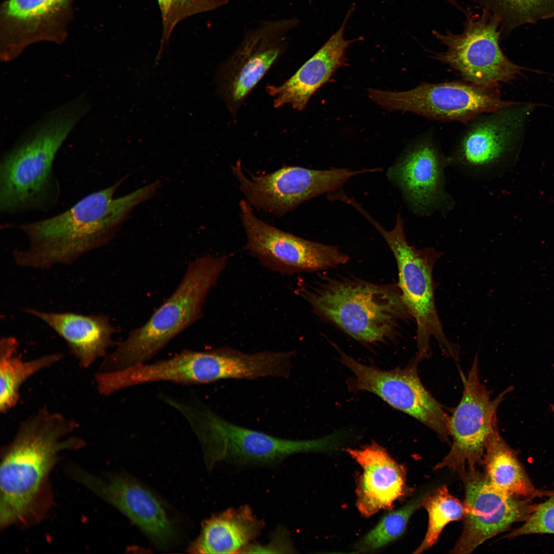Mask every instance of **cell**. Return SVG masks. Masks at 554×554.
<instances>
[{
    "label": "cell",
    "mask_w": 554,
    "mask_h": 554,
    "mask_svg": "<svg viewBox=\"0 0 554 554\" xmlns=\"http://www.w3.org/2000/svg\"><path fill=\"white\" fill-rule=\"evenodd\" d=\"M127 176L106 188L84 196L65 211L28 223H8L2 227L23 233L25 249L14 250L19 266L46 269L70 264L83 255L108 244L129 213L156 192L150 184L118 198H113Z\"/></svg>",
    "instance_id": "7a4b0ae2"
},
{
    "label": "cell",
    "mask_w": 554,
    "mask_h": 554,
    "mask_svg": "<svg viewBox=\"0 0 554 554\" xmlns=\"http://www.w3.org/2000/svg\"><path fill=\"white\" fill-rule=\"evenodd\" d=\"M239 205L247 239L245 248L272 271L292 275L332 268L349 260L337 246L309 241L266 223L245 199Z\"/></svg>",
    "instance_id": "4fadbf2b"
},
{
    "label": "cell",
    "mask_w": 554,
    "mask_h": 554,
    "mask_svg": "<svg viewBox=\"0 0 554 554\" xmlns=\"http://www.w3.org/2000/svg\"><path fill=\"white\" fill-rule=\"evenodd\" d=\"M354 8L353 5L340 28L294 74L279 86L266 87L274 107L288 105L294 109L303 110L313 93L329 81L338 68L346 65L347 48L362 39L360 37L349 40L344 37L347 23Z\"/></svg>",
    "instance_id": "ffe728a7"
},
{
    "label": "cell",
    "mask_w": 554,
    "mask_h": 554,
    "mask_svg": "<svg viewBox=\"0 0 554 554\" xmlns=\"http://www.w3.org/2000/svg\"><path fill=\"white\" fill-rule=\"evenodd\" d=\"M536 533H554V492L546 501L537 505L523 525L506 537L515 538Z\"/></svg>",
    "instance_id": "f546056e"
},
{
    "label": "cell",
    "mask_w": 554,
    "mask_h": 554,
    "mask_svg": "<svg viewBox=\"0 0 554 554\" xmlns=\"http://www.w3.org/2000/svg\"><path fill=\"white\" fill-rule=\"evenodd\" d=\"M426 493L419 494L402 507L385 515L357 543V550L360 552H373L401 537L413 513L421 507Z\"/></svg>",
    "instance_id": "83f0119b"
},
{
    "label": "cell",
    "mask_w": 554,
    "mask_h": 554,
    "mask_svg": "<svg viewBox=\"0 0 554 554\" xmlns=\"http://www.w3.org/2000/svg\"><path fill=\"white\" fill-rule=\"evenodd\" d=\"M228 256L206 255L191 262L170 296L147 322L132 330L108 353L97 371L106 373L146 363L174 338L200 320L206 296L224 270Z\"/></svg>",
    "instance_id": "5b68a950"
},
{
    "label": "cell",
    "mask_w": 554,
    "mask_h": 554,
    "mask_svg": "<svg viewBox=\"0 0 554 554\" xmlns=\"http://www.w3.org/2000/svg\"><path fill=\"white\" fill-rule=\"evenodd\" d=\"M299 24L295 17L263 21L244 33L216 78L219 93L232 114L284 53L290 33Z\"/></svg>",
    "instance_id": "5bb4252c"
},
{
    "label": "cell",
    "mask_w": 554,
    "mask_h": 554,
    "mask_svg": "<svg viewBox=\"0 0 554 554\" xmlns=\"http://www.w3.org/2000/svg\"><path fill=\"white\" fill-rule=\"evenodd\" d=\"M464 25L460 34L448 30L432 33L446 47L433 57L457 71L465 82L497 87L499 83L512 81L523 70L539 72L520 66L505 56L499 45L500 20L487 8L483 7L481 14L467 12Z\"/></svg>",
    "instance_id": "ba28073f"
},
{
    "label": "cell",
    "mask_w": 554,
    "mask_h": 554,
    "mask_svg": "<svg viewBox=\"0 0 554 554\" xmlns=\"http://www.w3.org/2000/svg\"><path fill=\"white\" fill-rule=\"evenodd\" d=\"M533 108L519 103L477 120L447 156L449 166L474 180L497 176L507 166L519 130Z\"/></svg>",
    "instance_id": "7c38bea8"
},
{
    "label": "cell",
    "mask_w": 554,
    "mask_h": 554,
    "mask_svg": "<svg viewBox=\"0 0 554 554\" xmlns=\"http://www.w3.org/2000/svg\"><path fill=\"white\" fill-rule=\"evenodd\" d=\"M161 12L162 35L157 56L168 46L175 26L191 16L214 10L226 5L229 0H157Z\"/></svg>",
    "instance_id": "f1b7e54d"
},
{
    "label": "cell",
    "mask_w": 554,
    "mask_h": 554,
    "mask_svg": "<svg viewBox=\"0 0 554 554\" xmlns=\"http://www.w3.org/2000/svg\"><path fill=\"white\" fill-rule=\"evenodd\" d=\"M231 169L245 200L252 207L279 217L305 201L337 189L352 177L370 171L285 166L267 174H254L245 173L240 160Z\"/></svg>",
    "instance_id": "30bf717a"
},
{
    "label": "cell",
    "mask_w": 554,
    "mask_h": 554,
    "mask_svg": "<svg viewBox=\"0 0 554 554\" xmlns=\"http://www.w3.org/2000/svg\"><path fill=\"white\" fill-rule=\"evenodd\" d=\"M75 0H4L0 5V58L9 62L39 42L60 45L69 34Z\"/></svg>",
    "instance_id": "e0dca14e"
},
{
    "label": "cell",
    "mask_w": 554,
    "mask_h": 554,
    "mask_svg": "<svg viewBox=\"0 0 554 554\" xmlns=\"http://www.w3.org/2000/svg\"><path fill=\"white\" fill-rule=\"evenodd\" d=\"M368 221L379 232L392 252L398 270V285L408 312L417 325L416 357L420 361L431 356L430 341L436 340L444 354L459 360V348L445 335L435 299L433 272L443 253L434 247L418 249L410 245L400 213L392 229H385L371 216Z\"/></svg>",
    "instance_id": "8992f818"
},
{
    "label": "cell",
    "mask_w": 554,
    "mask_h": 554,
    "mask_svg": "<svg viewBox=\"0 0 554 554\" xmlns=\"http://www.w3.org/2000/svg\"><path fill=\"white\" fill-rule=\"evenodd\" d=\"M91 108L85 92L44 113L2 155L0 212H46L61 194L53 164L61 147Z\"/></svg>",
    "instance_id": "3957f363"
},
{
    "label": "cell",
    "mask_w": 554,
    "mask_h": 554,
    "mask_svg": "<svg viewBox=\"0 0 554 554\" xmlns=\"http://www.w3.org/2000/svg\"><path fill=\"white\" fill-rule=\"evenodd\" d=\"M483 463L487 480L503 493L528 498L545 493L533 486L515 451L500 434L498 426L487 439Z\"/></svg>",
    "instance_id": "cb8c5ba5"
},
{
    "label": "cell",
    "mask_w": 554,
    "mask_h": 554,
    "mask_svg": "<svg viewBox=\"0 0 554 554\" xmlns=\"http://www.w3.org/2000/svg\"><path fill=\"white\" fill-rule=\"evenodd\" d=\"M295 550L289 531L284 526H279L270 535L267 543L252 542L243 553H292L295 552Z\"/></svg>",
    "instance_id": "4dcf8cb0"
},
{
    "label": "cell",
    "mask_w": 554,
    "mask_h": 554,
    "mask_svg": "<svg viewBox=\"0 0 554 554\" xmlns=\"http://www.w3.org/2000/svg\"><path fill=\"white\" fill-rule=\"evenodd\" d=\"M18 346L13 337H3L0 341V411L3 413L16 406L25 382L63 357L61 353H53L25 361L18 353Z\"/></svg>",
    "instance_id": "d4e9b609"
},
{
    "label": "cell",
    "mask_w": 554,
    "mask_h": 554,
    "mask_svg": "<svg viewBox=\"0 0 554 554\" xmlns=\"http://www.w3.org/2000/svg\"><path fill=\"white\" fill-rule=\"evenodd\" d=\"M483 7L496 15L501 32L509 33L525 24L554 18V0H482Z\"/></svg>",
    "instance_id": "4316f807"
},
{
    "label": "cell",
    "mask_w": 554,
    "mask_h": 554,
    "mask_svg": "<svg viewBox=\"0 0 554 554\" xmlns=\"http://www.w3.org/2000/svg\"><path fill=\"white\" fill-rule=\"evenodd\" d=\"M448 166L447 156L426 136L412 143L388 174L414 214L427 217L438 213L446 217L456 206L454 197L446 188Z\"/></svg>",
    "instance_id": "2e32d148"
},
{
    "label": "cell",
    "mask_w": 554,
    "mask_h": 554,
    "mask_svg": "<svg viewBox=\"0 0 554 554\" xmlns=\"http://www.w3.org/2000/svg\"><path fill=\"white\" fill-rule=\"evenodd\" d=\"M450 1H451V0H450ZM471 1H476V0H471Z\"/></svg>",
    "instance_id": "1f68e13d"
},
{
    "label": "cell",
    "mask_w": 554,
    "mask_h": 554,
    "mask_svg": "<svg viewBox=\"0 0 554 554\" xmlns=\"http://www.w3.org/2000/svg\"><path fill=\"white\" fill-rule=\"evenodd\" d=\"M340 354L342 363L353 373L348 381L350 390L377 395L429 427L442 440L448 441L449 416L422 383L418 369L420 361L416 356L404 367L383 370Z\"/></svg>",
    "instance_id": "8fae6325"
},
{
    "label": "cell",
    "mask_w": 554,
    "mask_h": 554,
    "mask_svg": "<svg viewBox=\"0 0 554 554\" xmlns=\"http://www.w3.org/2000/svg\"><path fill=\"white\" fill-rule=\"evenodd\" d=\"M264 526V521L249 505L229 508L205 520L200 535L187 550L202 554L243 553Z\"/></svg>",
    "instance_id": "603a6c76"
},
{
    "label": "cell",
    "mask_w": 554,
    "mask_h": 554,
    "mask_svg": "<svg viewBox=\"0 0 554 554\" xmlns=\"http://www.w3.org/2000/svg\"><path fill=\"white\" fill-rule=\"evenodd\" d=\"M346 451L362 469L357 489V506L366 517L389 508L401 497L405 473L387 451L375 443Z\"/></svg>",
    "instance_id": "44dd1931"
},
{
    "label": "cell",
    "mask_w": 554,
    "mask_h": 554,
    "mask_svg": "<svg viewBox=\"0 0 554 554\" xmlns=\"http://www.w3.org/2000/svg\"><path fill=\"white\" fill-rule=\"evenodd\" d=\"M368 91L372 101L387 110L409 111L434 120L463 123L519 103L503 100L497 87L467 82L422 83L401 92L375 89Z\"/></svg>",
    "instance_id": "9c48e42d"
},
{
    "label": "cell",
    "mask_w": 554,
    "mask_h": 554,
    "mask_svg": "<svg viewBox=\"0 0 554 554\" xmlns=\"http://www.w3.org/2000/svg\"><path fill=\"white\" fill-rule=\"evenodd\" d=\"M421 506L428 514V525L423 541L414 552L420 553L437 542L444 527L449 522L464 518V503L452 496L446 486H442L424 497Z\"/></svg>",
    "instance_id": "484cf974"
},
{
    "label": "cell",
    "mask_w": 554,
    "mask_h": 554,
    "mask_svg": "<svg viewBox=\"0 0 554 554\" xmlns=\"http://www.w3.org/2000/svg\"><path fill=\"white\" fill-rule=\"evenodd\" d=\"M201 444L205 463L210 469L217 463L239 465H268L291 456L327 451V437L308 440L278 437L231 422L200 404L185 409Z\"/></svg>",
    "instance_id": "52a82bcc"
},
{
    "label": "cell",
    "mask_w": 554,
    "mask_h": 554,
    "mask_svg": "<svg viewBox=\"0 0 554 554\" xmlns=\"http://www.w3.org/2000/svg\"><path fill=\"white\" fill-rule=\"evenodd\" d=\"M74 420L44 406L19 424L2 451L0 466V526H28L45 517L52 502L50 474L63 451L85 441L71 435Z\"/></svg>",
    "instance_id": "6da1fadb"
},
{
    "label": "cell",
    "mask_w": 554,
    "mask_h": 554,
    "mask_svg": "<svg viewBox=\"0 0 554 554\" xmlns=\"http://www.w3.org/2000/svg\"><path fill=\"white\" fill-rule=\"evenodd\" d=\"M465 488L466 515L462 532L451 552L470 553L513 523L526 521L537 505L529 499L494 488L485 474L476 470L461 475Z\"/></svg>",
    "instance_id": "ac0fdd59"
},
{
    "label": "cell",
    "mask_w": 554,
    "mask_h": 554,
    "mask_svg": "<svg viewBox=\"0 0 554 554\" xmlns=\"http://www.w3.org/2000/svg\"><path fill=\"white\" fill-rule=\"evenodd\" d=\"M299 292L316 315L364 343L391 339L411 318L397 284L328 278Z\"/></svg>",
    "instance_id": "277c9868"
},
{
    "label": "cell",
    "mask_w": 554,
    "mask_h": 554,
    "mask_svg": "<svg viewBox=\"0 0 554 554\" xmlns=\"http://www.w3.org/2000/svg\"><path fill=\"white\" fill-rule=\"evenodd\" d=\"M464 382L461 399L449 418L448 429L453 439L450 450L435 467H447L461 476L483 463L486 443L498 426L497 409L506 393L491 399L479 377L478 354Z\"/></svg>",
    "instance_id": "9a60e30c"
},
{
    "label": "cell",
    "mask_w": 554,
    "mask_h": 554,
    "mask_svg": "<svg viewBox=\"0 0 554 554\" xmlns=\"http://www.w3.org/2000/svg\"><path fill=\"white\" fill-rule=\"evenodd\" d=\"M25 311L56 332L82 368H87L104 358L113 344L112 336L116 329L104 314L47 312L32 308Z\"/></svg>",
    "instance_id": "7402d4cb"
},
{
    "label": "cell",
    "mask_w": 554,
    "mask_h": 554,
    "mask_svg": "<svg viewBox=\"0 0 554 554\" xmlns=\"http://www.w3.org/2000/svg\"><path fill=\"white\" fill-rule=\"evenodd\" d=\"M70 476L130 519L156 546L167 548L177 539L173 522L159 499L131 478L105 476L71 467Z\"/></svg>",
    "instance_id": "d6986e66"
}]
</instances>
